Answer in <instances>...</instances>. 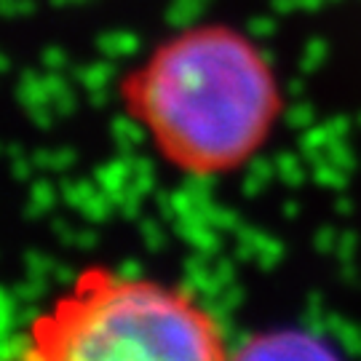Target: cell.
<instances>
[{
	"label": "cell",
	"mask_w": 361,
	"mask_h": 361,
	"mask_svg": "<svg viewBox=\"0 0 361 361\" xmlns=\"http://www.w3.org/2000/svg\"><path fill=\"white\" fill-rule=\"evenodd\" d=\"M118 104L153 155L185 180H228L273 142L286 113L268 49L233 22L158 38L118 80Z\"/></svg>",
	"instance_id": "obj_1"
},
{
	"label": "cell",
	"mask_w": 361,
	"mask_h": 361,
	"mask_svg": "<svg viewBox=\"0 0 361 361\" xmlns=\"http://www.w3.org/2000/svg\"><path fill=\"white\" fill-rule=\"evenodd\" d=\"M22 356L35 361H219L225 322L201 297L147 273L89 262L30 319Z\"/></svg>",
	"instance_id": "obj_2"
},
{
	"label": "cell",
	"mask_w": 361,
	"mask_h": 361,
	"mask_svg": "<svg viewBox=\"0 0 361 361\" xmlns=\"http://www.w3.org/2000/svg\"><path fill=\"white\" fill-rule=\"evenodd\" d=\"M235 353H244V356H271V353L273 356H326L329 345L322 337L295 332V329H281V332L255 337V343L249 348H241Z\"/></svg>",
	"instance_id": "obj_3"
}]
</instances>
